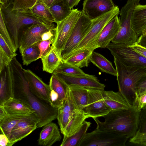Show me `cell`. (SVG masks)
Masks as SVG:
<instances>
[{"mask_svg": "<svg viewBox=\"0 0 146 146\" xmlns=\"http://www.w3.org/2000/svg\"><path fill=\"white\" fill-rule=\"evenodd\" d=\"M15 83L14 97L28 104L33 110L38 120L37 128L44 126L57 118V109L35 95L31 90L21 64L16 57L10 62Z\"/></svg>", "mask_w": 146, "mask_h": 146, "instance_id": "cell-1", "label": "cell"}, {"mask_svg": "<svg viewBox=\"0 0 146 146\" xmlns=\"http://www.w3.org/2000/svg\"><path fill=\"white\" fill-rule=\"evenodd\" d=\"M139 111L132 106L126 109L110 111L102 117L105 119L103 122L98 117L93 119L97 125L96 128L130 138L138 130Z\"/></svg>", "mask_w": 146, "mask_h": 146, "instance_id": "cell-2", "label": "cell"}, {"mask_svg": "<svg viewBox=\"0 0 146 146\" xmlns=\"http://www.w3.org/2000/svg\"><path fill=\"white\" fill-rule=\"evenodd\" d=\"M114 58L119 91L132 106L137 92V84L146 75V69L127 66L115 57Z\"/></svg>", "mask_w": 146, "mask_h": 146, "instance_id": "cell-3", "label": "cell"}, {"mask_svg": "<svg viewBox=\"0 0 146 146\" xmlns=\"http://www.w3.org/2000/svg\"><path fill=\"white\" fill-rule=\"evenodd\" d=\"M7 5L0 4V10L16 51L19 48V33L22 26L34 24L51 23L36 16L29 9L21 11L12 10Z\"/></svg>", "mask_w": 146, "mask_h": 146, "instance_id": "cell-4", "label": "cell"}, {"mask_svg": "<svg viewBox=\"0 0 146 146\" xmlns=\"http://www.w3.org/2000/svg\"><path fill=\"white\" fill-rule=\"evenodd\" d=\"M140 0H128L122 7L119 17L120 27L111 42L126 46L137 43L139 35L133 28L132 19L133 11Z\"/></svg>", "mask_w": 146, "mask_h": 146, "instance_id": "cell-5", "label": "cell"}, {"mask_svg": "<svg viewBox=\"0 0 146 146\" xmlns=\"http://www.w3.org/2000/svg\"><path fill=\"white\" fill-rule=\"evenodd\" d=\"M120 11L119 8L116 6L111 11L92 20V26L87 34L75 50L66 58L70 54L80 49L88 48L94 50L97 48V42L103 29L113 18L118 15Z\"/></svg>", "mask_w": 146, "mask_h": 146, "instance_id": "cell-6", "label": "cell"}, {"mask_svg": "<svg viewBox=\"0 0 146 146\" xmlns=\"http://www.w3.org/2000/svg\"><path fill=\"white\" fill-rule=\"evenodd\" d=\"M128 138L96 128L87 133L79 146H124Z\"/></svg>", "mask_w": 146, "mask_h": 146, "instance_id": "cell-7", "label": "cell"}, {"mask_svg": "<svg viewBox=\"0 0 146 146\" xmlns=\"http://www.w3.org/2000/svg\"><path fill=\"white\" fill-rule=\"evenodd\" d=\"M81 13L78 9H73L68 17L56 23V34L52 46L61 59L62 51Z\"/></svg>", "mask_w": 146, "mask_h": 146, "instance_id": "cell-8", "label": "cell"}, {"mask_svg": "<svg viewBox=\"0 0 146 146\" xmlns=\"http://www.w3.org/2000/svg\"><path fill=\"white\" fill-rule=\"evenodd\" d=\"M92 22V20L82 12L62 51V61L76 48L89 31Z\"/></svg>", "mask_w": 146, "mask_h": 146, "instance_id": "cell-9", "label": "cell"}, {"mask_svg": "<svg viewBox=\"0 0 146 146\" xmlns=\"http://www.w3.org/2000/svg\"><path fill=\"white\" fill-rule=\"evenodd\" d=\"M106 48L114 57L125 65L146 69V58L130 47L110 42Z\"/></svg>", "mask_w": 146, "mask_h": 146, "instance_id": "cell-10", "label": "cell"}, {"mask_svg": "<svg viewBox=\"0 0 146 146\" xmlns=\"http://www.w3.org/2000/svg\"><path fill=\"white\" fill-rule=\"evenodd\" d=\"M56 27L54 23L31 25L19 37V48L21 54L27 48L42 41L41 36L44 33Z\"/></svg>", "mask_w": 146, "mask_h": 146, "instance_id": "cell-11", "label": "cell"}, {"mask_svg": "<svg viewBox=\"0 0 146 146\" xmlns=\"http://www.w3.org/2000/svg\"><path fill=\"white\" fill-rule=\"evenodd\" d=\"M88 88V101L86 113L89 118H98L107 114L111 110L104 100L103 91L104 90Z\"/></svg>", "mask_w": 146, "mask_h": 146, "instance_id": "cell-12", "label": "cell"}, {"mask_svg": "<svg viewBox=\"0 0 146 146\" xmlns=\"http://www.w3.org/2000/svg\"><path fill=\"white\" fill-rule=\"evenodd\" d=\"M38 119L34 113L20 121L12 130L8 138L9 146L21 140L37 128Z\"/></svg>", "mask_w": 146, "mask_h": 146, "instance_id": "cell-13", "label": "cell"}, {"mask_svg": "<svg viewBox=\"0 0 146 146\" xmlns=\"http://www.w3.org/2000/svg\"><path fill=\"white\" fill-rule=\"evenodd\" d=\"M49 85L50 90V104L58 109L62 104L67 96L69 86L54 74H52Z\"/></svg>", "mask_w": 146, "mask_h": 146, "instance_id": "cell-14", "label": "cell"}, {"mask_svg": "<svg viewBox=\"0 0 146 146\" xmlns=\"http://www.w3.org/2000/svg\"><path fill=\"white\" fill-rule=\"evenodd\" d=\"M112 0H84L82 13L92 20L114 9Z\"/></svg>", "mask_w": 146, "mask_h": 146, "instance_id": "cell-15", "label": "cell"}, {"mask_svg": "<svg viewBox=\"0 0 146 146\" xmlns=\"http://www.w3.org/2000/svg\"><path fill=\"white\" fill-rule=\"evenodd\" d=\"M15 83L9 64L0 71V105L14 98Z\"/></svg>", "mask_w": 146, "mask_h": 146, "instance_id": "cell-16", "label": "cell"}, {"mask_svg": "<svg viewBox=\"0 0 146 146\" xmlns=\"http://www.w3.org/2000/svg\"><path fill=\"white\" fill-rule=\"evenodd\" d=\"M23 70L31 91L38 98L50 104L49 85L30 70L23 69Z\"/></svg>", "mask_w": 146, "mask_h": 146, "instance_id": "cell-17", "label": "cell"}, {"mask_svg": "<svg viewBox=\"0 0 146 146\" xmlns=\"http://www.w3.org/2000/svg\"><path fill=\"white\" fill-rule=\"evenodd\" d=\"M62 79L68 86L73 85L87 88L104 90L105 85L100 82L94 75L87 74L84 76L68 75L62 73L54 74Z\"/></svg>", "mask_w": 146, "mask_h": 146, "instance_id": "cell-18", "label": "cell"}, {"mask_svg": "<svg viewBox=\"0 0 146 146\" xmlns=\"http://www.w3.org/2000/svg\"><path fill=\"white\" fill-rule=\"evenodd\" d=\"M78 110L69 89L66 99L57 109L56 119L62 134L72 115Z\"/></svg>", "mask_w": 146, "mask_h": 146, "instance_id": "cell-19", "label": "cell"}, {"mask_svg": "<svg viewBox=\"0 0 146 146\" xmlns=\"http://www.w3.org/2000/svg\"><path fill=\"white\" fill-rule=\"evenodd\" d=\"M8 116H29L34 111L27 103L21 100L14 98L5 102L2 105Z\"/></svg>", "mask_w": 146, "mask_h": 146, "instance_id": "cell-20", "label": "cell"}, {"mask_svg": "<svg viewBox=\"0 0 146 146\" xmlns=\"http://www.w3.org/2000/svg\"><path fill=\"white\" fill-rule=\"evenodd\" d=\"M120 27L118 15L113 18L103 29L97 42L98 48H106L116 36Z\"/></svg>", "mask_w": 146, "mask_h": 146, "instance_id": "cell-21", "label": "cell"}, {"mask_svg": "<svg viewBox=\"0 0 146 146\" xmlns=\"http://www.w3.org/2000/svg\"><path fill=\"white\" fill-rule=\"evenodd\" d=\"M62 138L59 129L56 124L52 122L43 126L38 140V145L51 146Z\"/></svg>", "mask_w": 146, "mask_h": 146, "instance_id": "cell-22", "label": "cell"}, {"mask_svg": "<svg viewBox=\"0 0 146 146\" xmlns=\"http://www.w3.org/2000/svg\"><path fill=\"white\" fill-rule=\"evenodd\" d=\"M103 96L106 103L111 111L126 109L132 106L119 91L104 90Z\"/></svg>", "mask_w": 146, "mask_h": 146, "instance_id": "cell-23", "label": "cell"}, {"mask_svg": "<svg viewBox=\"0 0 146 146\" xmlns=\"http://www.w3.org/2000/svg\"><path fill=\"white\" fill-rule=\"evenodd\" d=\"M94 50L88 48L80 49L70 54L62 61L80 68L88 67Z\"/></svg>", "mask_w": 146, "mask_h": 146, "instance_id": "cell-24", "label": "cell"}, {"mask_svg": "<svg viewBox=\"0 0 146 146\" xmlns=\"http://www.w3.org/2000/svg\"><path fill=\"white\" fill-rule=\"evenodd\" d=\"M69 87L78 109L79 110H83L86 113L88 104V88L73 85H69Z\"/></svg>", "mask_w": 146, "mask_h": 146, "instance_id": "cell-25", "label": "cell"}, {"mask_svg": "<svg viewBox=\"0 0 146 146\" xmlns=\"http://www.w3.org/2000/svg\"><path fill=\"white\" fill-rule=\"evenodd\" d=\"M132 25L134 30L139 36L146 29V5L139 3L136 6L133 13Z\"/></svg>", "mask_w": 146, "mask_h": 146, "instance_id": "cell-26", "label": "cell"}, {"mask_svg": "<svg viewBox=\"0 0 146 146\" xmlns=\"http://www.w3.org/2000/svg\"><path fill=\"white\" fill-rule=\"evenodd\" d=\"M89 118L83 110H78L72 115L63 133V138L74 134L80 127L85 120Z\"/></svg>", "mask_w": 146, "mask_h": 146, "instance_id": "cell-27", "label": "cell"}, {"mask_svg": "<svg viewBox=\"0 0 146 146\" xmlns=\"http://www.w3.org/2000/svg\"><path fill=\"white\" fill-rule=\"evenodd\" d=\"M90 61L102 72L117 76L116 69L113 67L112 63L101 54L94 51L92 54Z\"/></svg>", "mask_w": 146, "mask_h": 146, "instance_id": "cell-28", "label": "cell"}, {"mask_svg": "<svg viewBox=\"0 0 146 146\" xmlns=\"http://www.w3.org/2000/svg\"><path fill=\"white\" fill-rule=\"evenodd\" d=\"M90 122L85 121L80 127L73 135L63 139L60 146H79L88 128L90 127Z\"/></svg>", "mask_w": 146, "mask_h": 146, "instance_id": "cell-29", "label": "cell"}, {"mask_svg": "<svg viewBox=\"0 0 146 146\" xmlns=\"http://www.w3.org/2000/svg\"><path fill=\"white\" fill-rule=\"evenodd\" d=\"M41 59L43 70L50 74H53L62 61L53 47L48 54Z\"/></svg>", "mask_w": 146, "mask_h": 146, "instance_id": "cell-30", "label": "cell"}, {"mask_svg": "<svg viewBox=\"0 0 146 146\" xmlns=\"http://www.w3.org/2000/svg\"><path fill=\"white\" fill-rule=\"evenodd\" d=\"M49 8L56 23L68 17L72 12L73 9L68 7L63 0Z\"/></svg>", "mask_w": 146, "mask_h": 146, "instance_id": "cell-31", "label": "cell"}, {"mask_svg": "<svg viewBox=\"0 0 146 146\" xmlns=\"http://www.w3.org/2000/svg\"><path fill=\"white\" fill-rule=\"evenodd\" d=\"M30 11L36 16L51 23L56 21L49 7L44 3L38 1Z\"/></svg>", "mask_w": 146, "mask_h": 146, "instance_id": "cell-32", "label": "cell"}, {"mask_svg": "<svg viewBox=\"0 0 146 146\" xmlns=\"http://www.w3.org/2000/svg\"><path fill=\"white\" fill-rule=\"evenodd\" d=\"M27 116H9L0 121V127L2 133L9 138L11 132L15 126L20 121Z\"/></svg>", "mask_w": 146, "mask_h": 146, "instance_id": "cell-33", "label": "cell"}, {"mask_svg": "<svg viewBox=\"0 0 146 146\" xmlns=\"http://www.w3.org/2000/svg\"><path fill=\"white\" fill-rule=\"evenodd\" d=\"M58 73L76 76H84L87 74L85 73L80 68L62 61L60 62L53 74Z\"/></svg>", "mask_w": 146, "mask_h": 146, "instance_id": "cell-34", "label": "cell"}, {"mask_svg": "<svg viewBox=\"0 0 146 146\" xmlns=\"http://www.w3.org/2000/svg\"><path fill=\"white\" fill-rule=\"evenodd\" d=\"M40 51L35 44L26 48L21 54L23 65H28L39 59Z\"/></svg>", "mask_w": 146, "mask_h": 146, "instance_id": "cell-35", "label": "cell"}, {"mask_svg": "<svg viewBox=\"0 0 146 146\" xmlns=\"http://www.w3.org/2000/svg\"><path fill=\"white\" fill-rule=\"evenodd\" d=\"M39 0H13L12 10H17L23 11L31 9Z\"/></svg>", "mask_w": 146, "mask_h": 146, "instance_id": "cell-36", "label": "cell"}, {"mask_svg": "<svg viewBox=\"0 0 146 146\" xmlns=\"http://www.w3.org/2000/svg\"><path fill=\"white\" fill-rule=\"evenodd\" d=\"M0 35L15 52L16 51L14 44L5 24L1 11L0 10Z\"/></svg>", "mask_w": 146, "mask_h": 146, "instance_id": "cell-37", "label": "cell"}, {"mask_svg": "<svg viewBox=\"0 0 146 146\" xmlns=\"http://www.w3.org/2000/svg\"><path fill=\"white\" fill-rule=\"evenodd\" d=\"M55 36L49 40H42L35 44L38 46L40 51L39 58L45 56L52 49V44L54 42Z\"/></svg>", "mask_w": 146, "mask_h": 146, "instance_id": "cell-38", "label": "cell"}, {"mask_svg": "<svg viewBox=\"0 0 146 146\" xmlns=\"http://www.w3.org/2000/svg\"><path fill=\"white\" fill-rule=\"evenodd\" d=\"M132 106L138 111H140L146 106V91L136 93Z\"/></svg>", "mask_w": 146, "mask_h": 146, "instance_id": "cell-39", "label": "cell"}, {"mask_svg": "<svg viewBox=\"0 0 146 146\" xmlns=\"http://www.w3.org/2000/svg\"><path fill=\"white\" fill-rule=\"evenodd\" d=\"M146 132V106L139 112L138 127L136 133Z\"/></svg>", "mask_w": 146, "mask_h": 146, "instance_id": "cell-40", "label": "cell"}, {"mask_svg": "<svg viewBox=\"0 0 146 146\" xmlns=\"http://www.w3.org/2000/svg\"><path fill=\"white\" fill-rule=\"evenodd\" d=\"M0 47L2 48L7 56L11 60L17 55L16 52L11 48L0 35Z\"/></svg>", "mask_w": 146, "mask_h": 146, "instance_id": "cell-41", "label": "cell"}, {"mask_svg": "<svg viewBox=\"0 0 146 146\" xmlns=\"http://www.w3.org/2000/svg\"><path fill=\"white\" fill-rule=\"evenodd\" d=\"M129 142L135 145L146 146V132L136 133L130 138Z\"/></svg>", "mask_w": 146, "mask_h": 146, "instance_id": "cell-42", "label": "cell"}, {"mask_svg": "<svg viewBox=\"0 0 146 146\" xmlns=\"http://www.w3.org/2000/svg\"><path fill=\"white\" fill-rule=\"evenodd\" d=\"M11 60L0 47V71L5 66L9 64Z\"/></svg>", "mask_w": 146, "mask_h": 146, "instance_id": "cell-43", "label": "cell"}, {"mask_svg": "<svg viewBox=\"0 0 146 146\" xmlns=\"http://www.w3.org/2000/svg\"><path fill=\"white\" fill-rule=\"evenodd\" d=\"M129 46L146 58V47L141 46L137 43Z\"/></svg>", "mask_w": 146, "mask_h": 146, "instance_id": "cell-44", "label": "cell"}, {"mask_svg": "<svg viewBox=\"0 0 146 146\" xmlns=\"http://www.w3.org/2000/svg\"><path fill=\"white\" fill-rule=\"evenodd\" d=\"M146 91V75L143 77L138 82L137 86V94Z\"/></svg>", "mask_w": 146, "mask_h": 146, "instance_id": "cell-45", "label": "cell"}, {"mask_svg": "<svg viewBox=\"0 0 146 146\" xmlns=\"http://www.w3.org/2000/svg\"><path fill=\"white\" fill-rule=\"evenodd\" d=\"M56 32V27L44 33L41 36L42 40L44 41L50 39L55 36Z\"/></svg>", "mask_w": 146, "mask_h": 146, "instance_id": "cell-46", "label": "cell"}, {"mask_svg": "<svg viewBox=\"0 0 146 146\" xmlns=\"http://www.w3.org/2000/svg\"><path fill=\"white\" fill-rule=\"evenodd\" d=\"M9 140L7 136L3 133L0 135V145L1 146H9Z\"/></svg>", "mask_w": 146, "mask_h": 146, "instance_id": "cell-47", "label": "cell"}, {"mask_svg": "<svg viewBox=\"0 0 146 146\" xmlns=\"http://www.w3.org/2000/svg\"><path fill=\"white\" fill-rule=\"evenodd\" d=\"M66 5L69 8L72 9L74 7L77 5L79 2L78 0H63Z\"/></svg>", "mask_w": 146, "mask_h": 146, "instance_id": "cell-48", "label": "cell"}, {"mask_svg": "<svg viewBox=\"0 0 146 146\" xmlns=\"http://www.w3.org/2000/svg\"><path fill=\"white\" fill-rule=\"evenodd\" d=\"M63 0H39L45 3L48 7L57 4Z\"/></svg>", "mask_w": 146, "mask_h": 146, "instance_id": "cell-49", "label": "cell"}, {"mask_svg": "<svg viewBox=\"0 0 146 146\" xmlns=\"http://www.w3.org/2000/svg\"><path fill=\"white\" fill-rule=\"evenodd\" d=\"M137 43L141 46L146 47V34L140 35L139 37Z\"/></svg>", "mask_w": 146, "mask_h": 146, "instance_id": "cell-50", "label": "cell"}, {"mask_svg": "<svg viewBox=\"0 0 146 146\" xmlns=\"http://www.w3.org/2000/svg\"><path fill=\"white\" fill-rule=\"evenodd\" d=\"M8 115L2 105H0V121L5 119Z\"/></svg>", "mask_w": 146, "mask_h": 146, "instance_id": "cell-51", "label": "cell"}, {"mask_svg": "<svg viewBox=\"0 0 146 146\" xmlns=\"http://www.w3.org/2000/svg\"><path fill=\"white\" fill-rule=\"evenodd\" d=\"M9 0H0L1 5H4L7 4V2Z\"/></svg>", "mask_w": 146, "mask_h": 146, "instance_id": "cell-52", "label": "cell"}, {"mask_svg": "<svg viewBox=\"0 0 146 146\" xmlns=\"http://www.w3.org/2000/svg\"><path fill=\"white\" fill-rule=\"evenodd\" d=\"M146 34V29L144 30L142 32L141 34Z\"/></svg>", "mask_w": 146, "mask_h": 146, "instance_id": "cell-53", "label": "cell"}, {"mask_svg": "<svg viewBox=\"0 0 146 146\" xmlns=\"http://www.w3.org/2000/svg\"><path fill=\"white\" fill-rule=\"evenodd\" d=\"M78 1L80 2V1L81 0H78Z\"/></svg>", "mask_w": 146, "mask_h": 146, "instance_id": "cell-54", "label": "cell"}]
</instances>
